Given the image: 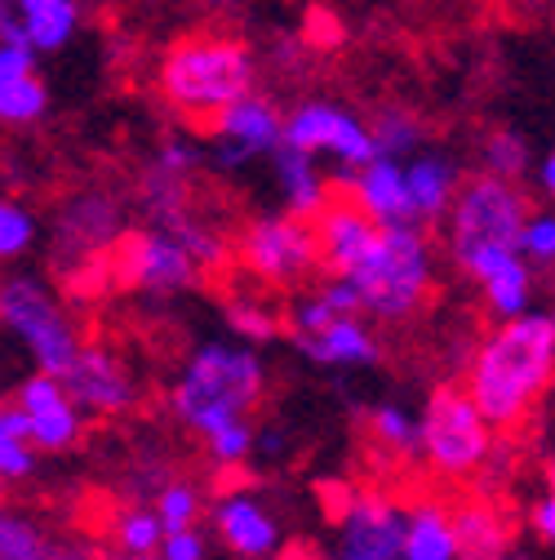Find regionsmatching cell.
I'll return each mask as SVG.
<instances>
[{"label":"cell","instance_id":"6da1fadb","mask_svg":"<svg viewBox=\"0 0 555 560\" xmlns=\"http://www.w3.org/2000/svg\"><path fill=\"white\" fill-rule=\"evenodd\" d=\"M555 383V312H524L489 329L467 361V392L494 423L516 432Z\"/></svg>","mask_w":555,"mask_h":560},{"label":"cell","instance_id":"7a4b0ae2","mask_svg":"<svg viewBox=\"0 0 555 560\" xmlns=\"http://www.w3.org/2000/svg\"><path fill=\"white\" fill-rule=\"evenodd\" d=\"M267 392V365L249 342H200L187 357L178 383L169 387V409L174 418L196 432L200 441L219 436L223 428L249 418L262 405Z\"/></svg>","mask_w":555,"mask_h":560},{"label":"cell","instance_id":"3957f363","mask_svg":"<svg viewBox=\"0 0 555 560\" xmlns=\"http://www.w3.org/2000/svg\"><path fill=\"white\" fill-rule=\"evenodd\" d=\"M156 81L182 120L214 125L232 103L253 94L258 62L249 45L227 32H191L165 49Z\"/></svg>","mask_w":555,"mask_h":560},{"label":"cell","instance_id":"277c9868","mask_svg":"<svg viewBox=\"0 0 555 560\" xmlns=\"http://www.w3.org/2000/svg\"><path fill=\"white\" fill-rule=\"evenodd\" d=\"M356 290L365 299V316L378 320H409L418 316L436 285V254L418 223L382 228L378 245L352 271Z\"/></svg>","mask_w":555,"mask_h":560},{"label":"cell","instance_id":"5b68a950","mask_svg":"<svg viewBox=\"0 0 555 560\" xmlns=\"http://www.w3.org/2000/svg\"><path fill=\"white\" fill-rule=\"evenodd\" d=\"M498 445L494 423L484 418L467 387H436L423 405V463L440 480H471L484 471Z\"/></svg>","mask_w":555,"mask_h":560},{"label":"cell","instance_id":"8992f818","mask_svg":"<svg viewBox=\"0 0 555 560\" xmlns=\"http://www.w3.org/2000/svg\"><path fill=\"white\" fill-rule=\"evenodd\" d=\"M0 320H5L14 342L32 357V370L62 378L85 352L76 320L67 316L58 294L36 276H10L5 285H0Z\"/></svg>","mask_w":555,"mask_h":560},{"label":"cell","instance_id":"52a82bcc","mask_svg":"<svg viewBox=\"0 0 555 560\" xmlns=\"http://www.w3.org/2000/svg\"><path fill=\"white\" fill-rule=\"evenodd\" d=\"M533 214L524 191L511 178L475 174L462 183L453 209H449V249L467 254L480 245H520L524 219Z\"/></svg>","mask_w":555,"mask_h":560},{"label":"cell","instance_id":"ba28073f","mask_svg":"<svg viewBox=\"0 0 555 560\" xmlns=\"http://www.w3.org/2000/svg\"><path fill=\"white\" fill-rule=\"evenodd\" d=\"M409 508L387 489H352L333 512L329 560H404Z\"/></svg>","mask_w":555,"mask_h":560},{"label":"cell","instance_id":"9c48e42d","mask_svg":"<svg viewBox=\"0 0 555 560\" xmlns=\"http://www.w3.org/2000/svg\"><path fill=\"white\" fill-rule=\"evenodd\" d=\"M236 258L267 285H294L320 267V236L307 219L294 214H262L236 241Z\"/></svg>","mask_w":555,"mask_h":560},{"label":"cell","instance_id":"30bf717a","mask_svg":"<svg viewBox=\"0 0 555 560\" xmlns=\"http://www.w3.org/2000/svg\"><path fill=\"white\" fill-rule=\"evenodd\" d=\"M116 280L125 290L152 294V299H174L196 285L200 262L182 245L174 228H143V232H125V241L111 249Z\"/></svg>","mask_w":555,"mask_h":560},{"label":"cell","instance_id":"8fae6325","mask_svg":"<svg viewBox=\"0 0 555 560\" xmlns=\"http://www.w3.org/2000/svg\"><path fill=\"white\" fill-rule=\"evenodd\" d=\"M285 143H294L311 156H333L342 165V174L365 170L369 161L382 156L374 125L361 120L352 107H338L329 98H307L285 116Z\"/></svg>","mask_w":555,"mask_h":560},{"label":"cell","instance_id":"7c38bea8","mask_svg":"<svg viewBox=\"0 0 555 560\" xmlns=\"http://www.w3.org/2000/svg\"><path fill=\"white\" fill-rule=\"evenodd\" d=\"M214 143H210V165L223 174H240L253 161H271L285 143V112L275 107L267 94H245L232 103L214 125Z\"/></svg>","mask_w":555,"mask_h":560},{"label":"cell","instance_id":"4fadbf2b","mask_svg":"<svg viewBox=\"0 0 555 560\" xmlns=\"http://www.w3.org/2000/svg\"><path fill=\"white\" fill-rule=\"evenodd\" d=\"M10 405L23 413L40 454H72L85 436V409L58 374H45V370L23 374Z\"/></svg>","mask_w":555,"mask_h":560},{"label":"cell","instance_id":"5bb4252c","mask_svg":"<svg viewBox=\"0 0 555 560\" xmlns=\"http://www.w3.org/2000/svg\"><path fill=\"white\" fill-rule=\"evenodd\" d=\"M210 534L232 560H275L285 551V525L262 494L232 485L210 503Z\"/></svg>","mask_w":555,"mask_h":560},{"label":"cell","instance_id":"9a60e30c","mask_svg":"<svg viewBox=\"0 0 555 560\" xmlns=\"http://www.w3.org/2000/svg\"><path fill=\"white\" fill-rule=\"evenodd\" d=\"M453 262L480 285L484 303H489L498 320H516L533 312V262L520 254V245H480L453 254Z\"/></svg>","mask_w":555,"mask_h":560},{"label":"cell","instance_id":"2e32d148","mask_svg":"<svg viewBox=\"0 0 555 560\" xmlns=\"http://www.w3.org/2000/svg\"><path fill=\"white\" fill-rule=\"evenodd\" d=\"M125 209L111 191H81L62 205V214L54 223V249L58 267H76L81 258H98L107 245L125 241Z\"/></svg>","mask_w":555,"mask_h":560},{"label":"cell","instance_id":"e0dca14e","mask_svg":"<svg viewBox=\"0 0 555 560\" xmlns=\"http://www.w3.org/2000/svg\"><path fill=\"white\" fill-rule=\"evenodd\" d=\"M62 383L72 387V396L81 400L85 413H98V418H116V413H129L138 405L133 374L125 370V361L111 352V347H98V342H85V352L62 374Z\"/></svg>","mask_w":555,"mask_h":560},{"label":"cell","instance_id":"ac0fdd59","mask_svg":"<svg viewBox=\"0 0 555 560\" xmlns=\"http://www.w3.org/2000/svg\"><path fill=\"white\" fill-rule=\"evenodd\" d=\"M316 236H320V267L329 276H352L365 262V254L378 245L382 228L356 200H329V209L316 219Z\"/></svg>","mask_w":555,"mask_h":560},{"label":"cell","instance_id":"d6986e66","mask_svg":"<svg viewBox=\"0 0 555 560\" xmlns=\"http://www.w3.org/2000/svg\"><path fill=\"white\" fill-rule=\"evenodd\" d=\"M342 187H352V200L378 228H395V223H413V196H409V174L404 161L395 156H378L365 170L342 174ZM423 228V223H418Z\"/></svg>","mask_w":555,"mask_h":560},{"label":"cell","instance_id":"ffe728a7","mask_svg":"<svg viewBox=\"0 0 555 560\" xmlns=\"http://www.w3.org/2000/svg\"><path fill=\"white\" fill-rule=\"evenodd\" d=\"M294 352L320 370H369L382 361V347L361 316H342L316 334H294Z\"/></svg>","mask_w":555,"mask_h":560},{"label":"cell","instance_id":"44dd1931","mask_svg":"<svg viewBox=\"0 0 555 560\" xmlns=\"http://www.w3.org/2000/svg\"><path fill=\"white\" fill-rule=\"evenodd\" d=\"M404 174H409V196H413V223H436L445 219L458 191H462V170L458 161L440 156V152H418L404 161Z\"/></svg>","mask_w":555,"mask_h":560},{"label":"cell","instance_id":"7402d4cb","mask_svg":"<svg viewBox=\"0 0 555 560\" xmlns=\"http://www.w3.org/2000/svg\"><path fill=\"white\" fill-rule=\"evenodd\" d=\"M271 170H275V187H281V200H285V214L316 223L329 209V183L316 170L311 152H303L294 143H281V152L271 156Z\"/></svg>","mask_w":555,"mask_h":560},{"label":"cell","instance_id":"603a6c76","mask_svg":"<svg viewBox=\"0 0 555 560\" xmlns=\"http://www.w3.org/2000/svg\"><path fill=\"white\" fill-rule=\"evenodd\" d=\"M453 529H458L462 560H507L516 551L511 521L484 494L467 499V503H453Z\"/></svg>","mask_w":555,"mask_h":560},{"label":"cell","instance_id":"cb8c5ba5","mask_svg":"<svg viewBox=\"0 0 555 560\" xmlns=\"http://www.w3.org/2000/svg\"><path fill=\"white\" fill-rule=\"evenodd\" d=\"M81 538H58L27 512H5L0 521V560H94Z\"/></svg>","mask_w":555,"mask_h":560},{"label":"cell","instance_id":"d4e9b609","mask_svg":"<svg viewBox=\"0 0 555 560\" xmlns=\"http://www.w3.org/2000/svg\"><path fill=\"white\" fill-rule=\"evenodd\" d=\"M404 560H462L458 529H453V508H445L436 499L409 503Z\"/></svg>","mask_w":555,"mask_h":560},{"label":"cell","instance_id":"484cf974","mask_svg":"<svg viewBox=\"0 0 555 560\" xmlns=\"http://www.w3.org/2000/svg\"><path fill=\"white\" fill-rule=\"evenodd\" d=\"M10 10L19 14L40 54H58L62 45H72L81 27V0H10Z\"/></svg>","mask_w":555,"mask_h":560},{"label":"cell","instance_id":"4316f807","mask_svg":"<svg viewBox=\"0 0 555 560\" xmlns=\"http://www.w3.org/2000/svg\"><path fill=\"white\" fill-rule=\"evenodd\" d=\"M369 436L387 458H418L423 454V413L404 409L400 400H378L369 409Z\"/></svg>","mask_w":555,"mask_h":560},{"label":"cell","instance_id":"83f0119b","mask_svg":"<svg viewBox=\"0 0 555 560\" xmlns=\"http://www.w3.org/2000/svg\"><path fill=\"white\" fill-rule=\"evenodd\" d=\"M187 196H191V178L169 174L161 165H147L143 178H138V205L156 228H169L187 214Z\"/></svg>","mask_w":555,"mask_h":560},{"label":"cell","instance_id":"f1b7e54d","mask_svg":"<svg viewBox=\"0 0 555 560\" xmlns=\"http://www.w3.org/2000/svg\"><path fill=\"white\" fill-rule=\"evenodd\" d=\"M165 521L156 508H143V503H125L111 521H107V538L116 551H133V556H161L165 547Z\"/></svg>","mask_w":555,"mask_h":560},{"label":"cell","instance_id":"f546056e","mask_svg":"<svg viewBox=\"0 0 555 560\" xmlns=\"http://www.w3.org/2000/svg\"><path fill=\"white\" fill-rule=\"evenodd\" d=\"M36 458H40V450H36L27 423H23V413L14 405H5V409H0V480H5V485L32 480Z\"/></svg>","mask_w":555,"mask_h":560},{"label":"cell","instance_id":"4dcf8cb0","mask_svg":"<svg viewBox=\"0 0 555 560\" xmlns=\"http://www.w3.org/2000/svg\"><path fill=\"white\" fill-rule=\"evenodd\" d=\"M49 112V90L45 81L32 72V77H14V81H0V120L23 129V125H36L45 120Z\"/></svg>","mask_w":555,"mask_h":560},{"label":"cell","instance_id":"1f68e13d","mask_svg":"<svg viewBox=\"0 0 555 560\" xmlns=\"http://www.w3.org/2000/svg\"><path fill=\"white\" fill-rule=\"evenodd\" d=\"M423 120L404 112V107H382L378 120H374V138H378V152L382 156H395V161H409L423 152Z\"/></svg>","mask_w":555,"mask_h":560},{"label":"cell","instance_id":"d6a6232c","mask_svg":"<svg viewBox=\"0 0 555 560\" xmlns=\"http://www.w3.org/2000/svg\"><path fill=\"white\" fill-rule=\"evenodd\" d=\"M152 508L161 512L165 529H196L200 525V512H204V494L196 480H161L156 494H152Z\"/></svg>","mask_w":555,"mask_h":560},{"label":"cell","instance_id":"836d02e7","mask_svg":"<svg viewBox=\"0 0 555 560\" xmlns=\"http://www.w3.org/2000/svg\"><path fill=\"white\" fill-rule=\"evenodd\" d=\"M223 320H227V329L240 338V342H249V347H262V342H271V338H281V316H275V307H267V303H258V299H227V307H223Z\"/></svg>","mask_w":555,"mask_h":560},{"label":"cell","instance_id":"e575fe53","mask_svg":"<svg viewBox=\"0 0 555 560\" xmlns=\"http://www.w3.org/2000/svg\"><path fill=\"white\" fill-rule=\"evenodd\" d=\"M36 45L27 36V27L19 23V14L5 5L0 14V81H14V77H32L36 72Z\"/></svg>","mask_w":555,"mask_h":560},{"label":"cell","instance_id":"d590c367","mask_svg":"<svg viewBox=\"0 0 555 560\" xmlns=\"http://www.w3.org/2000/svg\"><path fill=\"white\" fill-rule=\"evenodd\" d=\"M480 165L484 174H494V178H520L529 170V143L516 133V129H494L489 138L480 143Z\"/></svg>","mask_w":555,"mask_h":560},{"label":"cell","instance_id":"8d00e7d4","mask_svg":"<svg viewBox=\"0 0 555 560\" xmlns=\"http://www.w3.org/2000/svg\"><path fill=\"white\" fill-rule=\"evenodd\" d=\"M36 245V214L19 200L0 205V258L14 262Z\"/></svg>","mask_w":555,"mask_h":560},{"label":"cell","instance_id":"74e56055","mask_svg":"<svg viewBox=\"0 0 555 560\" xmlns=\"http://www.w3.org/2000/svg\"><path fill=\"white\" fill-rule=\"evenodd\" d=\"M204 450H210V458L219 467H245L258 454V428H253V418H240V423L223 428L219 436L204 441Z\"/></svg>","mask_w":555,"mask_h":560},{"label":"cell","instance_id":"f35d334b","mask_svg":"<svg viewBox=\"0 0 555 560\" xmlns=\"http://www.w3.org/2000/svg\"><path fill=\"white\" fill-rule=\"evenodd\" d=\"M178 236H182V245L191 249V258L200 262V267H219L223 258H227V245H223V236L210 228V223H200L196 214H182L178 223H169Z\"/></svg>","mask_w":555,"mask_h":560},{"label":"cell","instance_id":"ab89813d","mask_svg":"<svg viewBox=\"0 0 555 560\" xmlns=\"http://www.w3.org/2000/svg\"><path fill=\"white\" fill-rule=\"evenodd\" d=\"M520 254H524L533 267H555V214H551V209H538V214L524 219Z\"/></svg>","mask_w":555,"mask_h":560},{"label":"cell","instance_id":"60d3db41","mask_svg":"<svg viewBox=\"0 0 555 560\" xmlns=\"http://www.w3.org/2000/svg\"><path fill=\"white\" fill-rule=\"evenodd\" d=\"M210 551H214V534H204V529L196 525V529H174V534H165L161 560H210Z\"/></svg>","mask_w":555,"mask_h":560},{"label":"cell","instance_id":"b9f144b4","mask_svg":"<svg viewBox=\"0 0 555 560\" xmlns=\"http://www.w3.org/2000/svg\"><path fill=\"white\" fill-rule=\"evenodd\" d=\"M200 161H204V152L196 143H187V138H178V133L165 138V143L156 148V156H152V165H161L169 174H182V178H191L200 170Z\"/></svg>","mask_w":555,"mask_h":560},{"label":"cell","instance_id":"7bdbcfd3","mask_svg":"<svg viewBox=\"0 0 555 560\" xmlns=\"http://www.w3.org/2000/svg\"><path fill=\"white\" fill-rule=\"evenodd\" d=\"M529 529H533L546 547H555V463L546 467L542 494H538V499H533V508H529Z\"/></svg>","mask_w":555,"mask_h":560},{"label":"cell","instance_id":"ee69618b","mask_svg":"<svg viewBox=\"0 0 555 560\" xmlns=\"http://www.w3.org/2000/svg\"><path fill=\"white\" fill-rule=\"evenodd\" d=\"M538 187L555 200V148H551V152L542 156V165H538Z\"/></svg>","mask_w":555,"mask_h":560},{"label":"cell","instance_id":"f6af8a7d","mask_svg":"<svg viewBox=\"0 0 555 560\" xmlns=\"http://www.w3.org/2000/svg\"><path fill=\"white\" fill-rule=\"evenodd\" d=\"M94 560H161V556H133V551H116L111 547V551H98Z\"/></svg>","mask_w":555,"mask_h":560},{"label":"cell","instance_id":"bcb514c9","mask_svg":"<svg viewBox=\"0 0 555 560\" xmlns=\"http://www.w3.org/2000/svg\"><path fill=\"white\" fill-rule=\"evenodd\" d=\"M275 560H311V556H307V551H281Z\"/></svg>","mask_w":555,"mask_h":560},{"label":"cell","instance_id":"7dc6e473","mask_svg":"<svg viewBox=\"0 0 555 560\" xmlns=\"http://www.w3.org/2000/svg\"><path fill=\"white\" fill-rule=\"evenodd\" d=\"M507 560H533V556H524V551H511V556H507Z\"/></svg>","mask_w":555,"mask_h":560},{"label":"cell","instance_id":"c3c4849f","mask_svg":"<svg viewBox=\"0 0 555 560\" xmlns=\"http://www.w3.org/2000/svg\"><path fill=\"white\" fill-rule=\"evenodd\" d=\"M200 5H227V0H200Z\"/></svg>","mask_w":555,"mask_h":560}]
</instances>
